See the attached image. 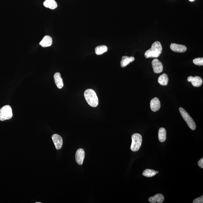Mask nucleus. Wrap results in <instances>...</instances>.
I'll return each instance as SVG.
<instances>
[{"instance_id": "5", "label": "nucleus", "mask_w": 203, "mask_h": 203, "mask_svg": "<svg viewBox=\"0 0 203 203\" xmlns=\"http://www.w3.org/2000/svg\"><path fill=\"white\" fill-rule=\"evenodd\" d=\"M179 111L180 113L182 115L183 119L187 123L189 128L193 130H195L196 128V124L195 123L194 120L191 118V117L188 113L187 112L184 108H181V107L179 108Z\"/></svg>"}, {"instance_id": "6", "label": "nucleus", "mask_w": 203, "mask_h": 203, "mask_svg": "<svg viewBox=\"0 0 203 203\" xmlns=\"http://www.w3.org/2000/svg\"><path fill=\"white\" fill-rule=\"evenodd\" d=\"M153 71L156 73H160L163 72V67L162 63L160 61L157 59H155L153 60L152 62Z\"/></svg>"}, {"instance_id": "2", "label": "nucleus", "mask_w": 203, "mask_h": 203, "mask_svg": "<svg viewBox=\"0 0 203 203\" xmlns=\"http://www.w3.org/2000/svg\"><path fill=\"white\" fill-rule=\"evenodd\" d=\"M85 98L90 106L96 107L98 105V98L95 91L91 89H87L84 93Z\"/></svg>"}, {"instance_id": "1", "label": "nucleus", "mask_w": 203, "mask_h": 203, "mask_svg": "<svg viewBox=\"0 0 203 203\" xmlns=\"http://www.w3.org/2000/svg\"><path fill=\"white\" fill-rule=\"evenodd\" d=\"M162 51L161 43L156 41L152 44L151 49L147 51L145 55L146 58H157L159 57Z\"/></svg>"}, {"instance_id": "16", "label": "nucleus", "mask_w": 203, "mask_h": 203, "mask_svg": "<svg viewBox=\"0 0 203 203\" xmlns=\"http://www.w3.org/2000/svg\"><path fill=\"white\" fill-rule=\"evenodd\" d=\"M43 5L46 8L52 9H55L57 7V3L55 0H45Z\"/></svg>"}, {"instance_id": "26", "label": "nucleus", "mask_w": 203, "mask_h": 203, "mask_svg": "<svg viewBox=\"0 0 203 203\" xmlns=\"http://www.w3.org/2000/svg\"><path fill=\"white\" fill-rule=\"evenodd\" d=\"M36 203H41V202H36Z\"/></svg>"}, {"instance_id": "10", "label": "nucleus", "mask_w": 203, "mask_h": 203, "mask_svg": "<svg viewBox=\"0 0 203 203\" xmlns=\"http://www.w3.org/2000/svg\"><path fill=\"white\" fill-rule=\"evenodd\" d=\"M150 107L151 110L153 112L158 111L160 110L161 107L160 102L157 97H155L151 100Z\"/></svg>"}, {"instance_id": "24", "label": "nucleus", "mask_w": 203, "mask_h": 203, "mask_svg": "<svg viewBox=\"0 0 203 203\" xmlns=\"http://www.w3.org/2000/svg\"><path fill=\"white\" fill-rule=\"evenodd\" d=\"M189 1H190L191 2H193V1H194V0H189Z\"/></svg>"}, {"instance_id": "12", "label": "nucleus", "mask_w": 203, "mask_h": 203, "mask_svg": "<svg viewBox=\"0 0 203 203\" xmlns=\"http://www.w3.org/2000/svg\"><path fill=\"white\" fill-rule=\"evenodd\" d=\"M164 200V196L161 194H157L149 198L148 201L152 203H162Z\"/></svg>"}, {"instance_id": "23", "label": "nucleus", "mask_w": 203, "mask_h": 203, "mask_svg": "<svg viewBox=\"0 0 203 203\" xmlns=\"http://www.w3.org/2000/svg\"><path fill=\"white\" fill-rule=\"evenodd\" d=\"M198 165L201 168H203V158L201 159L198 162Z\"/></svg>"}, {"instance_id": "7", "label": "nucleus", "mask_w": 203, "mask_h": 203, "mask_svg": "<svg viewBox=\"0 0 203 203\" xmlns=\"http://www.w3.org/2000/svg\"><path fill=\"white\" fill-rule=\"evenodd\" d=\"M52 138L56 149H60L62 148L63 143L62 137L59 135L55 134L52 135Z\"/></svg>"}, {"instance_id": "3", "label": "nucleus", "mask_w": 203, "mask_h": 203, "mask_svg": "<svg viewBox=\"0 0 203 203\" xmlns=\"http://www.w3.org/2000/svg\"><path fill=\"white\" fill-rule=\"evenodd\" d=\"M132 140L131 150L133 152L138 151L141 146L142 141L141 135L138 133H134L132 135Z\"/></svg>"}, {"instance_id": "22", "label": "nucleus", "mask_w": 203, "mask_h": 203, "mask_svg": "<svg viewBox=\"0 0 203 203\" xmlns=\"http://www.w3.org/2000/svg\"><path fill=\"white\" fill-rule=\"evenodd\" d=\"M194 203H203V196H202L201 197L197 198L195 199L194 201Z\"/></svg>"}, {"instance_id": "11", "label": "nucleus", "mask_w": 203, "mask_h": 203, "mask_svg": "<svg viewBox=\"0 0 203 203\" xmlns=\"http://www.w3.org/2000/svg\"><path fill=\"white\" fill-rule=\"evenodd\" d=\"M170 48L174 52L179 53L186 52L187 49L185 46L176 43H171Z\"/></svg>"}, {"instance_id": "18", "label": "nucleus", "mask_w": 203, "mask_h": 203, "mask_svg": "<svg viewBox=\"0 0 203 203\" xmlns=\"http://www.w3.org/2000/svg\"><path fill=\"white\" fill-rule=\"evenodd\" d=\"M158 139L161 142H163L166 139V131L165 128H161L158 131Z\"/></svg>"}, {"instance_id": "20", "label": "nucleus", "mask_w": 203, "mask_h": 203, "mask_svg": "<svg viewBox=\"0 0 203 203\" xmlns=\"http://www.w3.org/2000/svg\"><path fill=\"white\" fill-rule=\"evenodd\" d=\"M156 171L153 170L147 169L145 170L143 173V175L147 177H152L156 174Z\"/></svg>"}, {"instance_id": "21", "label": "nucleus", "mask_w": 203, "mask_h": 203, "mask_svg": "<svg viewBox=\"0 0 203 203\" xmlns=\"http://www.w3.org/2000/svg\"><path fill=\"white\" fill-rule=\"evenodd\" d=\"M193 62L196 65L203 66V58L202 57L195 58L193 60Z\"/></svg>"}, {"instance_id": "13", "label": "nucleus", "mask_w": 203, "mask_h": 203, "mask_svg": "<svg viewBox=\"0 0 203 203\" xmlns=\"http://www.w3.org/2000/svg\"><path fill=\"white\" fill-rule=\"evenodd\" d=\"M54 79L55 85L58 88L62 89L63 87L64 84L60 73L58 72L56 73L54 75Z\"/></svg>"}, {"instance_id": "14", "label": "nucleus", "mask_w": 203, "mask_h": 203, "mask_svg": "<svg viewBox=\"0 0 203 203\" xmlns=\"http://www.w3.org/2000/svg\"><path fill=\"white\" fill-rule=\"evenodd\" d=\"M52 43V37L49 36H44L42 40L39 43V45L43 47H50Z\"/></svg>"}, {"instance_id": "8", "label": "nucleus", "mask_w": 203, "mask_h": 203, "mask_svg": "<svg viewBox=\"0 0 203 203\" xmlns=\"http://www.w3.org/2000/svg\"><path fill=\"white\" fill-rule=\"evenodd\" d=\"M85 157V151L82 148H79L77 150L75 155L76 160L77 164L82 165L83 164Z\"/></svg>"}, {"instance_id": "9", "label": "nucleus", "mask_w": 203, "mask_h": 203, "mask_svg": "<svg viewBox=\"0 0 203 203\" xmlns=\"http://www.w3.org/2000/svg\"><path fill=\"white\" fill-rule=\"evenodd\" d=\"M187 81L189 82H191L192 85L195 87H200L203 83L202 78L198 76H190L188 77Z\"/></svg>"}, {"instance_id": "25", "label": "nucleus", "mask_w": 203, "mask_h": 203, "mask_svg": "<svg viewBox=\"0 0 203 203\" xmlns=\"http://www.w3.org/2000/svg\"><path fill=\"white\" fill-rule=\"evenodd\" d=\"M156 174H158V171H156Z\"/></svg>"}, {"instance_id": "17", "label": "nucleus", "mask_w": 203, "mask_h": 203, "mask_svg": "<svg viewBox=\"0 0 203 203\" xmlns=\"http://www.w3.org/2000/svg\"><path fill=\"white\" fill-rule=\"evenodd\" d=\"M169 82V78L166 74L164 73L160 76L158 79V82L160 85L166 86L168 85Z\"/></svg>"}, {"instance_id": "4", "label": "nucleus", "mask_w": 203, "mask_h": 203, "mask_svg": "<svg viewBox=\"0 0 203 203\" xmlns=\"http://www.w3.org/2000/svg\"><path fill=\"white\" fill-rule=\"evenodd\" d=\"M13 114L11 107L9 105H6L0 109V120L5 121L12 118Z\"/></svg>"}, {"instance_id": "15", "label": "nucleus", "mask_w": 203, "mask_h": 203, "mask_svg": "<svg viewBox=\"0 0 203 203\" xmlns=\"http://www.w3.org/2000/svg\"><path fill=\"white\" fill-rule=\"evenodd\" d=\"M135 60L134 58L133 57H129L125 56L122 57V60L120 62V64L122 67H125L130 62H133Z\"/></svg>"}, {"instance_id": "19", "label": "nucleus", "mask_w": 203, "mask_h": 203, "mask_svg": "<svg viewBox=\"0 0 203 203\" xmlns=\"http://www.w3.org/2000/svg\"><path fill=\"white\" fill-rule=\"evenodd\" d=\"M108 51V47L105 45H100L96 47L95 49L96 54L97 55H100Z\"/></svg>"}]
</instances>
